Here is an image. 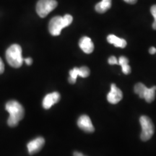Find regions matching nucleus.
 <instances>
[{"label": "nucleus", "instance_id": "f257e3e1", "mask_svg": "<svg viewBox=\"0 0 156 156\" xmlns=\"http://www.w3.org/2000/svg\"><path fill=\"white\" fill-rule=\"evenodd\" d=\"M6 110L9 114L7 124L10 127L18 125L19 122L22 120L25 115V110L22 105L16 101H9L5 106Z\"/></svg>", "mask_w": 156, "mask_h": 156}, {"label": "nucleus", "instance_id": "f03ea898", "mask_svg": "<svg viewBox=\"0 0 156 156\" xmlns=\"http://www.w3.org/2000/svg\"><path fill=\"white\" fill-rule=\"evenodd\" d=\"M73 20V17L70 15H65L64 17L56 16L53 17L48 24L49 33L54 36H59L62 29L71 25Z\"/></svg>", "mask_w": 156, "mask_h": 156}, {"label": "nucleus", "instance_id": "7ed1b4c3", "mask_svg": "<svg viewBox=\"0 0 156 156\" xmlns=\"http://www.w3.org/2000/svg\"><path fill=\"white\" fill-rule=\"evenodd\" d=\"M6 59L11 67L19 68L23 65L24 58L22 56V48L18 44H13L6 51Z\"/></svg>", "mask_w": 156, "mask_h": 156}, {"label": "nucleus", "instance_id": "20e7f679", "mask_svg": "<svg viewBox=\"0 0 156 156\" xmlns=\"http://www.w3.org/2000/svg\"><path fill=\"white\" fill-rule=\"evenodd\" d=\"M140 122L142 126V132L140 137L142 141H147L153 136L154 134V124L149 117L142 116L140 119Z\"/></svg>", "mask_w": 156, "mask_h": 156}, {"label": "nucleus", "instance_id": "39448f33", "mask_svg": "<svg viewBox=\"0 0 156 156\" xmlns=\"http://www.w3.org/2000/svg\"><path fill=\"white\" fill-rule=\"evenodd\" d=\"M58 3L56 0H39L36 5V12L39 17H46L52 10L57 7Z\"/></svg>", "mask_w": 156, "mask_h": 156}, {"label": "nucleus", "instance_id": "423d86ee", "mask_svg": "<svg viewBox=\"0 0 156 156\" xmlns=\"http://www.w3.org/2000/svg\"><path fill=\"white\" fill-rule=\"evenodd\" d=\"M123 98V93L122 90L116 87L115 84H112L111 85V91L107 95V100L110 103L116 104L122 100Z\"/></svg>", "mask_w": 156, "mask_h": 156}, {"label": "nucleus", "instance_id": "0eeeda50", "mask_svg": "<svg viewBox=\"0 0 156 156\" xmlns=\"http://www.w3.org/2000/svg\"><path fill=\"white\" fill-rule=\"evenodd\" d=\"M44 144L45 140L43 137H41V136L37 137L36 139L33 140L32 141L28 142L27 147H28L29 154L30 155H34L35 153H37L42 149Z\"/></svg>", "mask_w": 156, "mask_h": 156}, {"label": "nucleus", "instance_id": "6e6552de", "mask_svg": "<svg viewBox=\"0 0 156 156\" xmlns=\"http://www.w3.org/2000/svg\"><path fill=\"white\" fill-rule=\"evenodd\" d=\"M77 125L83 131L86 132H93L95 131V128L93 125L90 119L87 115H82L78 119Z\"/></svg>", "mask_w": 156, "mask_h": 156}, {"label": "nucleus", "instance_id": "1a4fd4ad", "mask_svg": "<svg viewBox=\"0 0 156 156\" xmlns=\"http://www.w3.org/2000/svg\"><path fill=\"white\" fill-rule=\"evenodd\" d=\"M60 99V94L57 92H54L52 93L46 95L43 101V107L45 109H48L51 107L58 102Z\"/></svg>", "mask_w": 156, "mask_h": 156}, {"label": "nucleus", "instance_id": "9d476101", "mask_svg": "<svg viewBox=\"0 0 156 156\" xmlns=\"http://www.w3.org/2000/svg\"><path fill=\"white\" fill-rule=\"evenodd\" d=\"M79 46L85 54H91L94 50V44L92 42V40L87 36H84L80 38Z\"/></svg>", "mask_w": 156, "mask_h": 156}, {"label": "nucleus", "instance_id": "9b49d317", "mask_svg": "<svg viewBox=\"0 0 156 156\" xmlns=\"http://www.w3.org/2000/svg\"><path fill=\"white\" fill-rule=\"evenodd\" d=\"M107 41L109 44H114L116 47L124 48L126 46V41L124 39L120 38L114 35H109L107 37Z\"/></svg>", "mask_w": 156, "mask_h": 156}, {"label": "nucleus", "instance_id": "f8f14e48", "mask_svg": "<svg viewBox=\"0 0 156 156\" xmlns=\"http://www.w3.org/2000/svg\"><path fill=\"white\" fill-rule=\"evenodd\" d=\"M111 7H112V0H102L101 2L98 3L95 5V9L97 12L103 14L108 10Z\"/></svg>", "mask_w": 156, "mask_h": 156}, {"label": "nucleus", "instance_id": "ddd939ff", "mask_svg": "<svg viewBox=\"0 0 156 156\" xmlns=\"http://www.w3.org/2000/svg\"><path fill=\"white\" fill-rule=\"evenodd\" d=\"M155 90L156 86L152 87L151 88H147V87H146L145 91H144L143 93V97H142V98L145 99L147 103H152L154 100H155Z\"/></svg>", "mask_w": 156, "mask_h": 156}, {"label": "nucleus", "instance_id": "4468645a", "mask_svg": "<svg viewBox=\"0 0 156 156\" xmlns=\"http://www.w3.org/2000/svg\"><path fill=\"white\" fill-rule=\"evenodd\" d=\"M119 64L122 68L123 73L125 75H129L131 73V67L129 65V59L125 56H121L118 60Z\"/></svg>", "mask_w": 156, "mask_h": 156}, {"label": "nucleus", "instance_id": "2eb2a0df", "mask_svg": "<svg viewBox=\"0 0 156 156\" xmlns=\"http://www.w3.org/2000/svg\"><path fill=\"white\" fill-rule=\"evenodd\" d=\"M78 76V68L75 67L69 71V83L70 84H75Z\"/></svg>", "mask_w": 156, "mask_h": 156}, {"label": "nucleus", "instance_id": "dca6fc26", "mask_svg": "<svg viewBox=\"0 0 156 156\" xmlns=\"http://www.w3.org/2000/svg\"><path fill=\"white\" fill-rule=\"evenodd\" d=\"M90 75V69L88 67L83 66L80 68H78V76L81 77H87Z\"/></svg>", "mask_w": 156, "mask_h": 156}, {"label": "nucleus", "instance_id": "f3484780", "mask_svg": "<svg viewBox=\"0 0 156 156\" xmlns=\"http://www.w3.org/2000/svg\"><path fill=\"white\" fill-rule=\"evenodd\" d=\"M108 64H119V62L117 58L115 56H111L108 58Z\"/></svg>", "mask_w": 156, "mask_h": 156}, {"label": "nucleus", "instance_id": "a211bd4d", "mask_svg": "<svg viewBox=\"0 0 156 156\" xmlns=\"http://www.w3.org/2000/svg\"><path fill=\"white\" fill-rule=\"evenodd\" d=\"M151 14L154 17V20L156 21V5L152 6L151 8Z\"/></svg>", "mask_w": 156, "mask_h": 156}, {"label": "nucleus", "instance_id": "6ab92c4d", "mask_svg": "<svg viewBox=\"0 0 156 156\" xmlns=\"http://www.w3.org/2000/svg\"><path fill=\"white\" fill-rule=\"evenodd\" d=\"M5 71V64H4L2 60L0 58V75L2 74Z\"/></svg>", "mask_w": 156, "mask_h": 156}, {"label": "nucleus", "instance_id": "aec40b11", "mask_svg": "<svg viewBox=\"0 0 156 156\" xmlns=\"http://www.w3.org/2000/svg\"><path fill=\"white\" fill-rule=\"evenodd\" d=\"M24 62H25V64H26L27 65H31L33 63V59L31 58H24Z\"/></svg>", "mask_w": 156, "mask_h": 156}, {"label": "nucleus", "instance_id": "412c9836", "mask_svg": "<svg viewBox=\"0 0 156 156\" xmlns=\"http://www.w3.org/2000/svg\"><path fill=\"white\" fill-rule=\"evenodd\" d=\"M124 1L126 2V3L131 4V5H134V4H135L136 2H137V0H124Z\"/></svg>", "mask_w": 156, "mask_h": 156}, {"label": "nucleus", "instance_id": "4be33fe9", "mask_svg": "<svg viewBox=\"0 0 156 156\" xmlns=\"http://www.w3.org/2000/svg\"><path fill=\"white\" fill-rule=\"evenodd\" d=\"M149 52L151 54H154L156 53V48L155 47H151L149 49Z\"/></svg>", "mask_w": 156, "mask_h": 156}, {"label": "nucleus", "instance_id": "5701e85b", "mask_svg": "<svg viewBox=\"0 0 156 156\" xmlns=\"http://www.w3.org/2000/svg\"><path fill=\"white\" fill-rule=\"evenodd\" d=\"M74 156H85L83 153H79V152H75L74 153Z\"/></svg>", "mask_w": 156, "mask_h": 156}, {"label": "nucleus", "instance_id": "b1692460", "mask_svg": "<svg viewBox=\"0 0 156 156\" xmlns=\"http://www.w3.org/2000/svg\"><path fill=\"white\" fill-rule=\"evenodd\" d=\"M153 28L154 30H156V21L154 20V22L153 23Z\"/></svg>", "mask_w": 156, "mask_h": 156}]
</instances>
